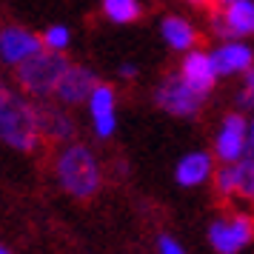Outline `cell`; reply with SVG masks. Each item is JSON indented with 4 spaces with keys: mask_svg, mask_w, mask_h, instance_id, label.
<instances>
[{
    "mask_svg": "<svg viewBox=\"0 0 254 254\" xmlns=\"http://www.w3.org/2000/svg\"><path fill=\"white\" fill-rule=\"evenodd\" d=\"M0 254H12V252H9V249H3V246H0Z\"/></svg>",
    "mask_w": 254,
    "mask_h": 254,
    "instance_id": "cell-26",
    "label": "cell"
},
{
    "mask_svg": "<svg viewBox=\"0 0 254 254\" xmlns=\"http://www.w3.org/2000/svg\"><path fill=\"white\" fill-rule=\"evenodd\" d=\"M117 74H120V77H126V80H134V77H137V66H134V63H120Z\"/></svg>",
    "mask_w": 254,
    "mask_h": 254,
    "instance_id": "cell-22",
    "label": "cell"
},
{
    "mask_svg": "<svg viewBox=\"0 0 254 254\" xmlns=\"http://www.w3.org/2000/svg\"><path fill=\"white\" fill-rule=\"evenodd\" d=\"M160 37L172 52H180V55L197 49V43H200L197 26L191 20H186L183 14H166L160 20Z\"/></svg>",
    "mask_w": 254,
    "mask_h": 254,
    "instance_id": "cell-14",
    "label": "cell"
},
{
    "mask_svg": "<svg viewBox=\"0 0 254 254\" xmlns=\"http://www.w3.org/2000/svg\"><path fill=\"white\" fill-rule=\"evenodd\" d=\"M55 177L74 200H92L103 189V166L86 143H66L55 154Z\"/></svg>",
    "mask_w": 254,
    "mask_h": 254,
    "instance_id": "cell-2",
    "label": "cell"
},
{
    "mask_svg": "<svg viewBox=\"0 0 254 254\" xmlns=\"http://www.w3.org/2000/svg\"><path fill=\"white\" fill-rule=\"evenodd\" d=\"M100 9H103L106 20H112V23H117V26L137 23L140 17H143L140 0H100Z\"/></svg>",
    "mask_w": 254,
    "mask_h": 254,
    "instance_id": "cell-16",
    "label": "cell"
},
{
    "mask_svg": "<svg viewBox=\"0 0 254 254\" xmlns=\"http://www.w3.org/2000/svg\"><path fill=\"white\" fill-rule=\"evenodd\" d=\"M189 6H194V9H211V0H186Z\"/></svg>",
    "mask_w": 254,
    "mask_h": 254,
    "instance_id": "cell-23",
    "label": "cell"
},
{
    "mask_svg": "<svg viewBox=\"0 0 254 254\" xmlns=\"http://www.w3.org/2000/svg\"><path fill=\"white\" fill-rule=\"evenodd\" d=\"M208 243L217 254H240L249 243H254V214L249 211H231L226 217L211 220Z\"/></svg>",
    "mask_w": 254,
    "mask_h": 254,
    "instance_id": "cell-4",
    "label": "cell"
},
{
    "mask_svg": "<svg viewBox=\"0 0 254 254\" xmlns=\"http://www.w3.org/2000/svg\"><path fill=\"white\" fill-rule=\"evenodd\" d=\"M97 86H100V77L94 74V69L83 66V63H71L60 80L58 92H55V100L60 106H83L89 103V97Z\"/></svg>",
    "mask_w": 254,
    "mask_h": 254,
    "instance_id": "cell-10",
    "label": "cell"
},
{
    "mask_svg": "<svg viewBox=\"0 0 254 254\" xmlns=\"http://www.w3.org/2000/svg\"><path fill=\"white\" fill-rule=\"evenodd\" d=\"M217 77H237L254 66V46L246 40H223L208 52Z\"/></svg>",
    "mask_w": 254,
    "mask_h": 254,
    "instance_id": "cell-11",
    "label": "cell"
},
{
    "mask_svg": "<svg viewBox=\"0 0 254 254\" xmlns=\"http://www.w3.org/2000/svg\"><path fill=\"white\" fill-rule=\"evenodd\" d=\"M89 117H92V128L100 140H109L117 131V92L115 86L100 83L89 97Z\"/></svg>",
    "mask_w": 254,
    "mask_h": 254,
    "instance_id": "cell-12",
    "label": "cell"
},
{
    "mask_svg": "<svg viewBox=\"0 0 254 254\" xmlns=\"http://www.w3.org/2000/svg\"><path fill=\"white\" fill-rule=\"evenodd\" d=\"M249 151H254V117L249 120Z\"/></svg>",
    "mask_w": 254,
    "mask_h": 254,
    "instance_id": "cell-24",
    "label": "cell"
},
{
    "mask_svg": "<svg viewBox=\"0 0 254 254\" xmlns=\"http://www.w3.org/2000/svg\"><path fill=\"white\" fill-rule=\"evenodd\" d=\"M234 106H237V112H254V66L246 74H243V86L240 92L234 94Z\"/></svg>",
    "mask_w": 254,
    "mask_h": 254,
    "instance_id": "cell-20",
    "label": "cell"
},
{
    "mask_svg": "<svg viewBox=\"0 0 254 254\" xmlns=\"http://www.w3.org/2000/svg\"><path fill=\"white\" fill-rule=\"evenodd\" d=\"M35 115H37V128H40V137L43 146H66L74 143V117L69 115L66 106H60L58 100H35Z\"/></svg>",
    "mask_w": 254,
    "mask_h": 254,
    "instance_id": "cell-7",
    "label": "cell"
},
{
    "mask_svg": "<svg viewBox=\"0 0 254 254\" xmlns=\"http://www.w3.org/2000/svg\"><path fill=\"white\" fill-rule=\"evenodd\" d=\"M234 172H237V197L254 203V151L234 163Z\"/></svg>",
    "mask_w": 254,
    "mask_h": 254,
    "instance_id": "cell-17",
    "label": "cell"
},
{
    "mask_svg": "<svg viewBox=\"0 0 254 254\" xmlns=\"http://www.w3.org/2000/svg\"><path fill=\"white\" fill-rule=\"evenodd\" d=\"M231 3H234V0H211L214 9H226V6H231Z\"/></svg>",
    "mask_w": 254,
    "mask_h": 254,
    "instance_id": "cell-25",
    "label": "cell"
},
{
    "mask_svg": "<svg viewBox=\"0 0 254 254\" xmlns=\"http://www.w3.org/2000/svg\"><path fill=\"white\" fill-rule=\"evenodd\" d=\"M157 252L160 254H186L183 246L174 240V237H169V234H160L157 237Z\"/></svg>",
    "mask_w": 254,
    "mask_h": 254,
    "instance_id": "cell-21",
    "label": "cell"
},
{
    "mask_svg": "<svg viewBox=\"0 0 254 254\" xmlns=\"http://www.w3.org/2000/svg\"><path fill=\"white\" fill-rule=\"evenodd\" d=\"M249 154V117L243 112H229L220 120L214 134V157L220 163H237Z\"/></svg>",
    "mask_w": 254,
    "mask_h": 254,
    "instance_id": "cell-6",
    "label": "cell"
},
{
    "mask_svg": "<svg viewBox=\"0 0 254 254\" xmlns=\"http://www.w3.org/2000/svg\"><path fill=\"white\" fill-rule=\"evenodd\" d=\"M214 191L223 200L237 197V172H234V163H223L214 169Z\"/></svg>",
    "mask_w": 254,
    "mask_h": 254,
    "instance_id": "cell-18",
    "label": "cell"
},
{
    "mask_svg": "<svg viewBox=\"0 0 254 254\" xmlns=\"http://www.w3.org/2000/svg\"><path fill=\"white\" fill-rule=\"evenodd\" d=\"M154 103H157V109H163L166 115L191 120V117H197L203 112V103H206V100H203L200 94L191 92L177 71H169V74L154 86Z\"/></svg>",
    "mask_w": 254,
    "mask_h": 254,
    "instance_id": "cell-5",
    "label": "cell"
},
{
    "mask_svg": "<svg viewBox=\"0 0 254 254\" xmlns=\"http://www.w3.org/2000/svg\"><path fill=\"white\" fill-rule=\"evenodd\" d=\"M43 52V37L17 23L0 26V63L6 69H17L20 63Z\"/></svg>",
    "mask_w": 254,
    "mask_h": 254,
    "instance_id": "cell-8",
    "label": "cell"
},
{
    "mask_svg": "<svg viewBox=\"0 0 254 254\" xmlns=\"http://www.w3.org/2000/svg\"><path fill=\"white\" fill-rule=\"evenodd\" d=\"M211 177H214V157L208 151H189L174 166V180H177V186H183V189L203 186Z\"/></svg>",
    "mask_w": 254,
    "mask_h": 254,
    "instance_id": "cell-13",
    "label": "cell"
},
{
    "mask_svg": "<svg viewBox=\"0 0 254 254\" xmlns=\"http://www.w3.org/2000/svg\"><path fill=\"white\" fill-rule=\"evenodd\" d=\"M0 143L23 154L43 149L35 100H29L20 89H12L6 83H0Z\"/></svg>",
    "mask_w": 254,
    "mask_h": 254,
    "instance_id": "cell-1",
    "label": "cell"
},
{
    "mask_svg": "<svg viewBox=\"0 0 254 254\" xmlns=\"http://www.w3.org/2000/svg\"><path fill=\"white\" fill-rule=\"evenodd\" d=\"M177 74H180L186 86L194 94H200L203 100L214 92V86H217V80H220L217 71H214V63H211V55L203 52V49L186 52L183 60H180V66H177Z\"/></svg>",
    "mask_w": 254,
    "mask_h": 254,
    "instance_id": "cell-9",
    "label": "cell"
},
{
    "mask_svg": "<svg viewBox=\"0 0 254 254\" xmlns=\"http://www.w3.org/2000/svg\"><path fill=\"white\" fill-rule=\"evenodd\" d=\"M40 37H43V49H52V52H66L71 46V32H69V26H63V23L46 26Z\"/></svg>",
    "mask_w": 254,
    "mask_h": 254,
    "instance_id": "cell-19",
    "label": "cell"
},
{
    "mask_svg": "<svg viewBox=\"0 0 254 254\" xmlns=\"http://www.w3.org/2000/svg\"><path fill=\"white\" fill-rule=\"evenodd\" d=\"M71 66V60L66 58V52H52L43 49L35 58H29L14 69V86L29 97V100H55L60 80L66 69Z\"/></svg>",
    "mask_w": 254,
    "mask_h": 254,
    "instance_id": "cell-3",
    "label": "cell"
},
{
    "mask_svg": "<svg viewBox=\"0 0 254 254\" xmlns=\"http://www.w3.org/2000/svg\"><path fill=\"white\" fill-rule=\"evenodd\" d=\"M220 12H223V20L234 35V40L254 37V0H234L231 6L220 9Z\"/></svg>",
    "mask_w": 254,
    "mask_h": 254,
    "instance_id": "cell-15",
    "label": "cell"
}]
</instances>
